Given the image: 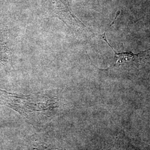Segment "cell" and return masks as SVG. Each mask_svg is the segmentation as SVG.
I'll return each mask as SVG.
<instances>
[{
  "label": "cell",
  "instance_id": "cell-2",
  "mask_svg": "<svg viewBox=\"0 0 150 150\" xmlns=\"http://www.w3.org/2000/svg\"><path fill=\"white\" fill-rule=\"evenodd\" d=\"M48 10L51 16L59 18L68 27L75 30H83L86 26L75 16L68 0H47Z\"/></svg>",
  "mask_w": 150,
  "mask_h": 150
},
{
  "label": "cell",
  "instance_id": "cell-3",
  "mask_svg": "<svg viewBox=\"0 0 150 150\" xmlns=\"http://www.w3.org/2000/svg\"><path fill=\"white\" fill-rule=\"evenodd\" d=\"M6 50V44L2 32L0 31V54H2Z\"/></svg>",
  "mask_w": 150,
  "mask_h": 150
},
{
  "label": "cell",
  "instance_id": "cell-1",
  "mask_svg": "<svg viewBox=\"0 0 150 150\" xmlns=\"http://www.w3.org/2000/svg\"><path fill=\"white\" fill-rule=\"evenodd\" d=\"M0 104L26 116L33 112L46 111L52 108L55 103L43 95L17 94L0 89Z\"/></svg>",
  "mask_w": 150,
  "mask_h": 150
}]
</instances>
